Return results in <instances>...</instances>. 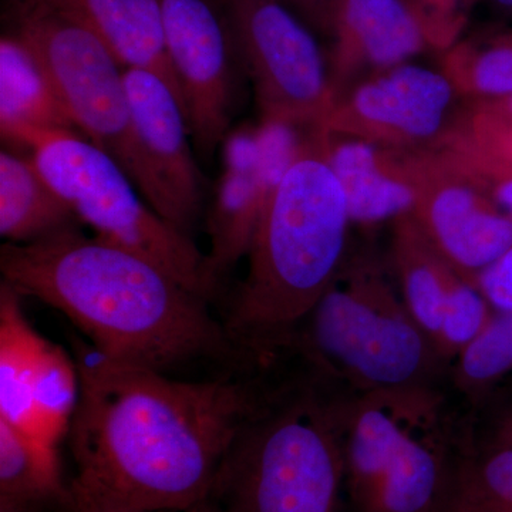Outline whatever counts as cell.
I'll use <instances>...</instances> for the list:
<instances>
[{
	"label": "cell",
	"mask_w": 512,
	"mask_h": 512,
	"mask_svg": "<svg viewBox=\"0 0 512 512\" xmlns=\"http://www.w3.org/2000/svg\"><path fill=\"white\" fill-rule=\"evenodd\" d=\"M80 396L70 426L74 512H194L275 389L282 367L184 379L74 338Z\"/></svg>",
	"instance_id": "1"
},
{
	"label": "cell",
	"mask_w": 512,
	"mask_h": 512,
	"mask_svg": "<svg viewBox=\"0 0 512 512\" xmlns=\"http://www.w3.org/2000/svg\"><path fill=\"white\" fill-rule=\"evenodd\" d=\"M2 282L63 313L104 356L174 375L211 366L221 375L264 365L191 291L144 255L79 227L0 248Z\"/></svg>",
	"instance_id": "2"
},
{
	"label": "cell",
	"mask_w": 512,
	"mask_h": 512,
	"mask_svg": "<svg viewBox=\"0 0 512 512\" xmlns=\"http://www.w3.org/2000/svg\"><path fill=\"white\" fill-rule=\"evenodd\" d=\"M348 204L315 128L262 215L248 274L224 323L242 348L274 359L349 252Z\"/></svg>",
	"instance_id": "3"
},
{
	"label": "cell",
	"mask_w": 512,
	"mask_h": 512,
	"mask_svg": "<svg viewBox=\"0 0 512 512\" xmlns=\"http://www.w3.org/2000/svg\"><path fill=\"white\" fill-rule=\"evenodd\" d=\"M349 392L288 365L194 512H340Z\"/></svg>",
	"instance_id": "4"
},
{
	"label": "cell",
	"mask_w": 512,
	"mask_h": 512,
	"mask_svg": "<svg viewBox=\"0 0 512 512\" xmlns=\"http://www.w3.org/2000/svg\"><path fill=\"white\" fill-rule=\"evenodd\" d=\"M342 441L353 512H454L473 430L439 386L348 393Z\"/></svg>",
	"instance_id": "5"
},
{
	"label": "cell",
	"mask_w": 512,
	"mask_h": 512,
	"mask_svg": "<svg viewBox=\"0 0 512 512\" xmlns=\"http://www.w3.org/2000/svg\"><path fill=\"white\" fill-rule=\"evenodd\" d=\"M372 252L346 255L282 352L349 393L439 386L447 365Z\"/></svg>",
	"instance_id": "6"
},
{
	"label": "cell",
	"mask_w": 512,
	"mask_h": 512,
	"mask_svg": "<svg viewBox=\"0 0 512 512\" xmlns=\"http://www.w3.org/2000/svg\"><path fill=\"white\" fill-rule=\"evenodd\" d=\"M30 151L37 170L96 237L146 256L191 291L214 298L220 285L207 254L143 200L109 154L76 131L46 134Z\"/></svg>",
	"instance_id": "7"
},
{
	"label": "cell",
	"mask_w": 512,
	"mask_h": 512,
	"mask_svg": "<svg viewBox=\"0 0 512 512\" xmlns=\"http://www.w3.org/2000/svg\"><path fill=\"white\" fill-rule=\"evenodd\" d=\"M16 35L55 84L76 130L120 164L147 201L150 180L138 150L124 67L92 29L39 0L19 6Z\"/></svg>",
	"instance_id": "8"
},
{
	"label": "cell",
	"mask_w": 512,
	"mask_h": 512,
	"mask_svg": "<svg viewBox=\"0 0 512 512\" xmlns=\"http://www.w3.org/2000/svg\"><path fill=\"white\" fill-rule=\"evenodd\" d=\"M261 120L322 128L335 106L315 32L279 0H221Z\"/></svg>",
	"instance_id": "9"
},
{
	"label": "cell",
	"mask_w": 512,
	"mask_h": 512,
	"mask_svg": "<svg viewBox=\"0 0 512 512\" xmlns=\"http://www.w3.org/2000/svg\"><path fill=\"white\" fill-rule=\"evenodd\" d=\"M168 55L191 138L204 158L232 130L245 74L221 0H160Z\"/></svg>",
	"instance_id": "10"
},
{
	"label": "cell",
	"mask_w": 512,
	"mask_h": 512,
	"mask_svg": "<svg viewBox=\"0 0 512 512\" xmlns=\"http://www.w3.org/2000/svg\"><path fill=\"white\" fill-rule=\"evenodd\" d=\"M309 131L284 121L259 120L232 128L225 137L207 218V256L218 285L251 251L262 215Z\"/></svg>",
	"instance_id": "11"
},
{
	"label": "cell",
	"mask_w": 512,
	"mask_h": 512,
	"mask_svg": "<svg viewBox=\"0 0 512 512\" xmlns=\"http://www.w3.org/2000/svg\"><path fill=\"white\" fill-rule=\"evenodd\" d=\"M458 104L440 69L409 62L340 94L322 130L399 150H430L446 133Z\"/></svg>",
	"instance_id": "12"
},
{
	"label": "cell",
	"mask_w": 512,
	"mask_h": 512,
	"mask_svg": "<svg viewBox=\"0 0 512 512\" xmlns=\"http://www.w3.org/2000/svg\"><path fill=\"white\" fill-rule=\"evenodd\" d=\"M124 80L134 136L150 180L148 205L191 235L204 202V177L192 154L183 104L156 74L128 69Z\"/></svg>",
	"instance_id": "13"
},
{
	"label": "cell",
	"mask_w": 512,
	"mask_h": 512,
	"mask_svg": "<svg viewBox=\"0 0 512 512\" xmlns=\"http://www.w3.org/2000/svg\"><path fill=\"white\" fill-rule=\"evenodd\" d=\"M409 215L448 265L473 285L512 245L511 215L431 150H423L419 197Z\"/></svg>",
	"instance_id": "14"
},
{
	"label": "cell",
	"mask_w": 512,
	"mask_h": 512,
	"mask_svg": "<svg viewBox=\"0 0 512 512\" xmlns=\"http://www.w3.org/2000/svg\"><path fill=\"white\" fill-rule=\"evenodd\" d=\"M328 39L326 57L336 99L366 77L434 52L429 33L407 0H332Z\"/></svg>",
	"instance_id": "15"
},
{
	"label": "cell",
	"mask_w": 512,
	"mask_h": 512,
	"mask_svg": "<svg viewBox=\"0 0 512 512\" xmlns=\"http://www.w3.org/2000/svg\"><path fill=\"white\" fill-rule=\"evenodd\" d=\"M352 224L375 227L410 214L420 192L423 150H399L323 130Z\"/></svg>",
	"instance_id": "16"
},
{
	"label": "cell",
	"mask_w": 512,
	"mask_h": 512,
	"mask_svg": "<svg viewBox=\"0 0 512 512\" xmlns=\"http://www.w3.org/2000/svg\"><path fill=\"white\" fill-rule=\"evenodd\" d=\"M93 30L124 69L161 77L181 101L160 0H39ZM183 104V101H181Z\"/></svg>",
	"instance_id": "17"
},
{
	"label": "cell",
	"mask_w": 512,
	"mask_h": 512,
	"mask_svg": "<svg viewBox=\"0 0 512 512\" xmlns=\"http://www.w3.org/2000/svg\"><path fill=\"white\" fill-rule=\"evenodd\" d=\"M0 131L3 140L30 150L46 134L79 133L49 73L16 33L0 40Z\"/></svg>",
	"instance_id": "18"
},
{
	"label": "cell",
	"mask_w": 512,
	"mask_h": 512,
	"mask_svg": "<svg viewBox=\"0 0 512 512\" xmlns=\"http://www.w3.org/2000/svg\"><path fill=\"white\" fill-rule=\"evenodd\" d=\"M76 215L37 170L32 157L0 153V234L9 244H29L66 228Z\"/></svg>",
	"instance_id": "19"
},
{
	"label": "cell",
	"mask_w": 512,
	"mask_h": 512,
	"mask_svg": "<svg viewBox=\"0 0 512 512\" xmlns=\"http://www.w3.org/2000/svg\"><path fill=\"white\" fill-rule=\"evenodd\" d=\"M389 262L404 303L434 343L456 271L434 249L409 214L392 222Z\"/></svg>",
	"instance_id": "20"
},
{
	"label": "cell",
	"mask_w": 512,
	"mask_h": 512,
	"mask_svg": "<svg viewBox=\"0 0 512 512\" xmlns=\"http://www.w3.org/2000/svg\"><path fill=\"white\" fill-rule=\"evenodd\" d=\"M15 289L0 285V420L23 434L30 426V404L47 339L26 319Z\"/></svg>",
	"instance_id": "21"
},
{
	"label": "cell",
	"mask_w": 512,
	"mask_h": 512,
	"mask_svg": "<svg viewBox=\"0 0 512 512\" xmlns=\"http://www.w3.org/2000/svg\"><path fill=\"white\" fill-rule=\"evenodd\" d=\"M439 69L460 101L512 97V28L466 32L439 55Z\"/></svg>",
	"instance_id": "22"
},
{
	"label": "cell",
	"mask_w": 512,
	"mask_h": 512,
	"mask_svg": "<svg viewBox=\"0 0 512 512\" xmlns=\"http://www.w3.org/2000/svg\"><path fill=\"white\" fill-rule=\"evenodd\" d=\"M50 498L67 503L57 451L0 420V504L23 512Z\"/></svg>",
	"instance_id": "23"
},
{
	"label": "cell",
	"mask_w": 512,
	"mask_h": 512,
	"mask_svg": "<svg viewBox=\"0 0 512 512\" xmlns=\"http://www.w3.org/2000/svg\"><path fill=\"white\" fill-rule=\"evenodd\" d=\"M80 396L79 370L73 355L47 340L37 367L26 436L57 451L69 434Z\"/></svg>",
	"instance_id": "24"
},
{
	"label": "cell",
	"mask_w": 512,
	"mask_h": 512,
	"mask_svg": "<svg viewBox=\"0 0 512 512\" xmlns=\"http://www.w3.org/2000/svg\"><path fill=\"white\" fill-rule=\"evenodd\" d=\"M454 387L476 403L512 372V311L495 312L483 332L453 360Z\"/></svg>",
	"instance_id": "25"
},
{
	"label": "cell",
	"mask_w": 512,
	"mask_h": 512,
	"mask_svg": "<svg viewBox=\"0 0 512 512\" xmlns=\"http://www.w3.org/2000/svg\"><path fill=\"white\" fill-rule=\"evenodd\" d=\"M454 512H512V446H471L458 477Z\"/></svg>",
	"instance_id": "26"
},
{
	"label": "cell",
	"mask_w": 512,
	"mask_h": 512,
	"mask_svg": "<svg viewBox=\"0 0 512 512\" xmlns=\"http://www.w3.org/2000/svg\"><path fill=\"white\" fill-rule=\"evenodd\" d=\"M493 306L476 285L458 276L441 312L434 346L444 362L451 363L478 338L494 316Z\"/></svg>",
	"instance_id": "27"
},
{
	"label": "cell",
	"mask_w": 512,
	"mask_h": 512,
	"mask_svg": "<svg viewBox=\"0 0 512 512\" xmlns=\"http://www.w3.org/2000/svg\"><path fill=\"white\" fill-rule=\"evenodd\" d=\"M423 22L434 47L440 53L466 33L471 10L478 0H407Z\"/></svg>",
	"instance_id": "28"
},
{
	"label": "cell",
	"mask_w": 512,
	"mask_h": 512,
	"mask_svg": "<svg viewBox=\"0 0 512 512\" xmlns=\"http://www.w3.org/2000/svg\"><path fill=\"white\" fill-rule=\"evenodd\" d=\"M476 286L495 312L512 311V245L478 275Z\"/></svg>",
	"instance_id": "29"
},
{
	"label": "cell",
	"mask_w": 512,
	"mask_h": 512,
	"mask_svg": "<svg viewBox=\"0 0 512 512\" xmlns=\"http://www.w3.org/2000/svg\"><path fill=\"white\" fill-rule=\"evenodd\" d=\"M315 33L328 37L332 0H279Z\"/></svg>",
	"instance_id": "30"
},
{
	"label": "cell",
	"mask_w": 512,
	"mask_h": 512,
	"mask_svg": "<svg viewBox=\"0 0 512 512\" xmlns=\"http://www.w3.org/2000/svg\"><path fill=\"white\" fill-rule=\"evenodd\" d=\"M477 185L512 217V177L497 178Z\"/></svg>",
	"instance_id": "31"
},
{
	"label": "cell",
	"mask_w": 512,
	"mask_h": 512,
	"mask_svg": "<svg viewBox=\"0 0 512 512\" xmlns=\"http://www.w3.org/2000/svg\"><path fill=\"white\" fill-rule=\"evenodd\" d=\"M490 443L512 446V406L504 410L500 419L495 423L493 439Z\"/></svg>",
	"instance_id": "32"
},
{
	"label": "cell",
	"mask_w": 512,
	"mask_h": 512,
	"mask_svg": "<svg viewBox=\"0 0 512 512\" xmlns=\"http://www.w3.org/2000/svg\"><path fill=\"white\" fill-rule=\"evenodd\" d=\"M491 101L497 109L504 111L505 114L512 117V97H505V99L497 100H484Z\"/></svg>",
	"instance_id": "33"
},
{
	"label": "cell",
	"mask_w": 512,
	"mask_h": 512,
	"mask_svg": "<svg viewBox=\"0 0 512 512\" xmlns=\"http://www.w3.org/2000/svg\"><path fill=\"white\" fill-rule=\"evenodd\" d=\"M488 3L501 10V12L507 13L512 16V0H487Z\"/></svg>",
	"instance_id": "34"
},
{
	"label": "cell",
	"mask_w": 512,
	"mask_h": 512,
	"mask_svg": "<svg viewBox=\"0 0 512 512\" xmlns=\"http://www.w3.org/2000/svg\"><path fill=\"white\" fill-rule=\"evenodd\" d=\"M107 512H170V511H150V510H117V511H107Z\"/></svg>",
	"instance_id": "35"
}]
</instances>
